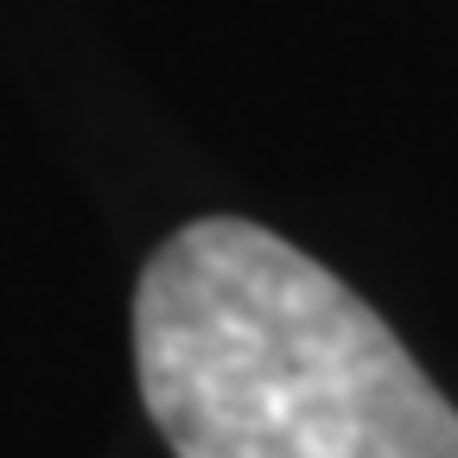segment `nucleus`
<instances>
[{
	"mask_svg": "<svg viewBox=\"0 0 458 458\" xmlns=\"http://www.w3.org/2000/svg\"><path fill=\"white\" fill-rule=\"evenodd\" d=\"M134 363L179 458H458V408L376 306L242 216L147 261Z\"/></svg>",
	"mask_w": 458,
	"mask_h": 458,
	"instance_id": "obj_1",
	"label": "nucleus"
}]
</instances>
